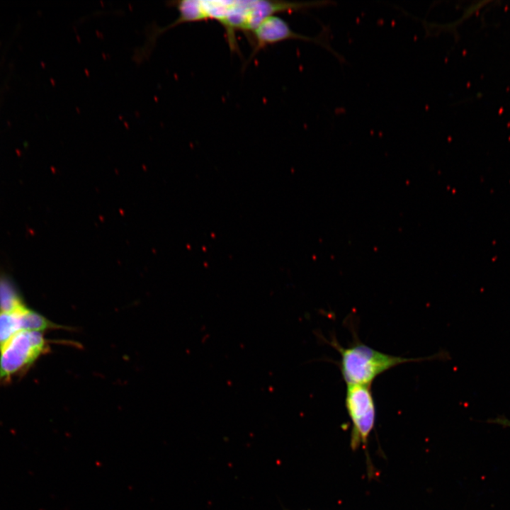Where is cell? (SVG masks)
I'll list each match as a JSON object with an SVG mask.
<instances>
[{
	"label": "cell",
	"mask_w": 510,
	"mask_h": 510,
	"mask_svg": "<svg viewBox=\"0 0 510 510\" xmlns=\"http://www.w3.org/2000/svg\"><path fill=\"white\" fill-rule=\"evenodd\" d=\"M346 408L351 419L353 446L366 442L375 419V401L368 385H347Z\"/></svg>",
	"instance_id": "cell-4"
},
{
	"label": "cell",
	"mask_w": 510,
	"mask_h": 510,
	"mask_svg": "<svg viewBox=\"0 0 510 510\" xmlns=\"http://www.w3.org/2000/svg\"><path fill=\"white\" fill-rule=\"evenodd\" d=\"M26 307L22 295L9 278L0 275V312H11Z\"/></svg>",
	"instance_id": "cell-6"
},
{
	"label": "cell",
	"mask_w": 510,
	"mask_h": 510,
	"mask_svg": "<svg viewBox=\"0 0 510 510\" xmlns=\"http://www.w3.org/2000/svg\"><path fill=\"white\" fill-rule=\"evenodd\" d=\"M329 344L340 353V370L347 385L370 386L378 375L396 366L426 359L389 355L358 342L346 348L334 339Z\"/></svg>",
	"instance_id": "cell-2"
},
{
	"label": "cell",
	"mask_w": 510,
	"mask_h": 510,
	"mask_svg": "<svg viewBox=\"0 0 510 510\" xmlns=\"http://www.w3.org/2000/svg\"><path fill=\"white\" fill-rule=\"evenodd\" d=\"M200 21L215 20L225 30L230 50L239 53L236 32L249 35L268 16L278 13L297 12L322 6L318 1L276 0H198Z\"/></svg>",
	"instance_id": "cell-1"
},
{
	"label": "cell",
	"mask_w": 510,
	"mask_h": 510,
	"mask_svg": "<svg viewBox=\"0 0 510 510\" xmlns=\"http://www.w3.org/2000/svg\"><path fill=\"white\" fill-rule=\"evenodd\" d=\"M26 307L11 312H0V348L13 336L23 332L20 314Z\"/></svg>",
	"instance_id": "cell-7"
},
{
	"label": "cell",
	"mask_w": 510,
	"mask_h": 510,
	"mask_svg": "<svg viewBox=\"0 0 510 510\" xmlns=\"http://www.w3.org/2000/svg\"><path fill=\"white\" fill-rule=\"evenodd\" d=\"M249 38L253 45L250 59L261 49L282 41L288 40L315 41L313 38L293 31L285 20L276 15L265 18L249 35Z\"/></svg>",
	"instance_id": "cell-5"
},
{
	"label": "cell",
	"mask_w": 510,
	"mask_h": 510,
	"mask_svg": "<svg viewBox=\"0 0 510 510\" xmlns=\"http://www.w3.org/2000/svg\"><path fill=\"white\" fill-rule=\"evenodd\" d=\"M50 350L43 332L23 331L13 336L0 348V383L28 370Z\"/></svg>",
	"instance_id": "cell-3"
}]
</instances>
